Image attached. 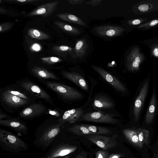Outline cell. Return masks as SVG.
<instances>
[{
  "label": "cell",
  "mask_w": 158,
  "mask_h": 158,
  "mask_svg": "<svg viewBox=\"0 0 158 158\" xmlns=\"http://www.w3.org/2000/svg\"><path fill=\"white\" fill-rule=\"evenodd\" d=\"M77 148V147L75 145L62 143L49 151L43 157V158H58L75 152Z\"/></svg>",
  "instance_id": "11"
},
{
  "label": "cell",
  "mask_w": 158,
  "mask_h": 158,
  "mask_svg": "<svg viewBox=\"0 0 158 158\" xmlns=\"http://www.w3.org/2000/svg\"><path fill=\"white\" fill-rule=\"evenodd\" d=\"M0 124L10 127L20 134L26 135L28 133V128L26 123L17 119L11 118L0 120Z\"/></svg>",
  "instance_id": "15"
},
{
  "label": "cell",
  "mask_w": 158,
  "mask_h": 158,
  "mask_svg": "<svg viewBox=\"0 0 158 158\" xmlns=\"http://www.w3.org/2000/svg\"><path fill=\"white\" fill-rule=\"evenodd\" d=\"M56 16L60 19L69 23L85 26V23L81 19L77 16L68 13H61L56 15Z\"/></svg>",
  "instance_id": "22"
},
{
  "label": "cell",
  "mask_w": 158,
  "mask_h": 158,
  "mask_svg": "<svg viewBox=\"0 0 158 158\" xmlns=\"http://www.w3.org/2000/svg\"><path fill=\"white\" fill-rule=\"evenodd\" d=\"M95 154L96 158H107L109 153L106 151L99 150L97 151Z\"/></svg>",
  "instance_id": "35"
},
{
  "label": "cell",
  "mask_w": 158,
  "mask_h": 158,
  "mask_svg": "<svg viewBox=\"0 0 158 158\" xmlns=\"http://www.w3.org/2000/svg\"><path fill=\"white\" fill-rule=\"evenodd\" d=\"M59 1H57L44 4L31 11L29 16L40 15L44 17L50 16L57 9Z\"/></svg>",
  "instance_id": "14"
},
{
  "label": "cell",
  "mask_w": 158,
  "mask_h": 158,
  "mask_svg": "<svg viewBox=\"0 0 158 158\" xmlns=\"http://www.w3.org/2000/svg\"><path fill=\"white\" fill-rule=\"evenodd\" d=\"M102 1V0H92L87 2L86 3V4L92 6H95L99 4Z\"/></svg>",
  "instance_id": "38"
},
{
  "label": "cell",
  "mask_w": 158,
  "mask_h": 158,
  "mask_svg": "<svg viewBox=\"0 0 158 158\" xmlns=\"http://www.w3.org/2000/svg\"><path fill=\"white\" fill-rule=\"evenodd\" d=\"M12 27L10 23L6 22L1 23L0 25V32L2 33L8 31Z\"/></svg>",
  "instance_id": "33"
},
{
  "label": "cell",
  "mask_w": 158,
  "mask_h": 158,
  "mask_svg": "<svg viewBox=\"0 0 158 158\" xmlns=\"http://www.w3.org/2000/svg\"><path fill=\"white\" fill-rule=\"evenodd\" d=\"M18 86H7L0 89L1 104L8 111L29 105L35 100V96H31L32 94L27 93V92Z\"/></svg>",
  "instance_id": "1"
},
{
  "label": "cell",
  "mask_w": 158,
  "mask_h": 158,
  "mask_svg": "<svg viewBox=\"0 0 158 158\" xmlns=\"http://www.w3.org/2000/svg\"><path fill=\"white\" fill-rule=\"evenodd\" d=\"M87 127L90 131L99 135H107L111 133V131L108 129L101 126L82 124Z\"/></svg>",
  "instance_id": "28"
},
{
  "label": "cell",
  "mask_w": 158,
  "mask_h": 158,
  "mask_svg": "<svg viewBox=\"0 0 158 158\" xmlns=\"http://www.w3.org/2000/svg\"><path fill=\"white\" fill-rule=\"evenodd\" d=\"M144 59V56L139 48L137 47L134 48L127 57V66L128 70L131 72L138 70Z\"/></svg>",
  "instance_id": "9"
},
{
  "label": "cell",
  "mask_w": 158,
  "mask_h": 158,
  "mask_svg": "<svg viewBox=\"0 0 158 158\" xmlns=\"http://www.w3.org/2000/svg\"><path fill=\"white\" fill-rule=\"evenodd\" d=\"M123 133L127 140L133 145L139 148L143 146L139 141L137 133V130L127 129L123 131Z\"/></svg>",
  "instance_id": "21"
},
{
  "label": "cell",
  "mask_w": 158,
  "mask_h": 158,
  "mask_svg": "<svg viewBox=\"0 0 158 158\" xmlns=\"http://www.w3.org/2000/svg\"><path fill=\"white\" fill-rule=\"evenodd\" d=\"M76 158H87L86 153L85 152H82L79 153Z\"/></svg>",
  "instance_id": "43"
},
{
  "label": "cell",
  "mask_w": 158,
  "mask_h": 158,
  "mask_svg": "<svg viewBox=\"0 0 158 158\" xmlns=\"http://www.w3.org/2000/svg\"><path fill=\"white\" fill-rule=\"evenodd\" d=\"M139 140L143 144L148 145L149 143V131L144 128H139L137 130Z\"/></svg>",
  "instance_id": "29"
},
{
  "label": "cell",
  "mask_w": 158,
  "mask_h": 158,
  "mask_svg": "<svg viewBox=\"0 0 158 158\" xmlns=\"http://www.w3.org/2000/svg\"><path fill=\"white\" fill-rule=\"evenodd\" d=\"M18 85L29 94L55 107L50 95L35 83L30 80H23L19 82Z\"/></svg>",
  "instance_id": "5"
},
{
  "label": "cell",
  "mask_w": 158,
  "mask_h": 158,
  "mask_svg": "<svg viewBox=\"0 0 158 158\" xmlns=\"http://www.w3.org/2000/svg\"><path fill=\"white\" fill-rule=\"evenodd\" d=\"M48 111L50 114L52 115H54L56 117H58L60 115V113L56 110L49 109Z\"/></svg>",
  "instance_id": "41"
},
{
  "label": "cell",
  "mask_w": 158,
  "mask_h": 158,
  "mask_svg": "<svg viewBox=\"0 0 158 158\" xmlns=\"http://www.w3.org/2000/svg\"><path fill=\"white\" fill-rule=\"evenodd\" d=\"M147 20V19L145 18H138L128 20L127 21V23L128 25L131 26H139Z\"/></svg>",
  "instance_id": "32"
},
{
  "label": "cell",
  "mask_w": 158,
  "mask_h": 158,
  "mask_svg": "<svg viewBox=\"0 0 158 158\" xmlns=\"http://www.w3.org/2000/svg\"><path fill=\"white\" fill-rule=\"evenodd\" d=\"M149 80L148 78L143 82L139 94L136 97L133 106V113L135 120H138L140 114L146 99L149 86Z\"/></svg>",
  "instance_id": "8"
},
{
  "label": "cell",
  "mask_w": 158,
  "mask_h": 158,
  "mask_svg": "<svg viewBox=\"0 0 158 158\" xmlns=\"http://www.w3.org/2000/svg\"><path fill=\"white\" fill-rule=\"evenodd\" d=\"M0 144L2 148L11 153L27 151L28 145L19 137L6 130L0 129Z\"/></svg>",
  "instance_id": "2"
},
{
  "label": "cell",
  "mask_w": 158,
  "mask_h": 158,
  "mask_svg": "<svg viewBox=\"0 0 158 158\" xmlns=\"http://www.w3.org/2000/svg\"><path fill=\"white\" fill-rule=\"evenodd\" d=\"M87 47L88 44L85 39L78 40L74 48V52L77 56L82 58L86 53Z\"/></svg>",
  "instance_id": "24"
},
{
  "label": "cell",
  "mask_w": 158,
  "mask_h": 158,
  "mask_svg": "<svg viewBox=\"0 0 158 158\" xmlns=\"http://www.w3.org/2000/svg\"><path fill=\"white\" fill-rule=\"evenodd\" d=\"M94 30L97 34L101 36L113 37L120 35L124 29L118 26L105 25L96 27Z\"/></svg>",
  "instance_id": "16"
},
{
  "label": "cell",
  "mask_w": 158,
  "mask_h": 158,
  "mask_svg": "<svg viewBox=\"0 0 158 158\" xmlns=\"http://www.w3.org/2000/svg\"><path fill=\"white\" fill-rule=\"evenodd\" d=\"M125 155L119 153H114L110 155L107 158H120L123 157Z\"/></svg>",
  "instance_id": "39"
},
{
  "label": "cell",
  "mask_w": 158,
  "mask_h": 158,
  "mask_svg": "<svg viewBox=\"0 0 158 158\" xmlns=\"http://www.w3.org/2000/svg\"><path fill=\"white\" fill-rule=\"evenodd\" d=\"M40 60L43 63L48 65L54 64L62 61L60 58L54 56L43 57L41 58Z\"/></svg>",
  "instance_id": "31"
},
{
  "label": "cell",
  "mask_w": 158,
  "mask_h": 158,
  "mask_svg": "<svg viewBox=\"0 0 158 158\" xmlns=\"http://www.w3.org/2000/svg\"><path fill=\"white\" fill-rule=\"evenodd\" d=\"M157 25H158V18L142 23L137 26V28L141 30H146L150 29Z\"/></svg>",
  "instance_id": "30"
},
{
  "label": "cell",
  "mask_w": 158,
  "mask_h": 158,
  "mask_svg": "<svg viewBox=\"0 0 158 158\" xmlns=\"http://www.w3.org/2000/svg\"></svg>",
  "instance_id": "46"
},
{
  "label": "cell",
  "mask_w": 158,
  "mask_h": 158,
  "mask_svg": "<svg viewBox=\"0 0 158 158\" xmlns=\"http://www.w3.org/2000/svg\"><path fill=\"white\" fill-rule=\"evenodd\" d=\"M7 2H13L17 3H27L39 1V0H6Z\"/></svg>",
  "instance_id": "36"
},
{
  "label": "cell",
  "mask_w": 158,
  "mask_h": 158,
  "mask_svg": "<svg viewBox=\"0 0 158 158\" xmlns=\"http://www.w3.org/2000/svg\"><path fill=\"white\" fill-rule=\"evenodd\" d=\"M92 68L108 83L116 89L125 92L126 89L123 84L117 78L103 69L96 66L92 65Z\"/></svg>",
  "instance_id": "13"
},
{
  "label": "cell",
  "mask_w": 158,
  "mask_h": 158,
  "mask_svg": "<svg viewBox=\"0 0 158 158\" xmlns=\"http://www.w3.org/2000/svg\"><path fill=\"white\" fill-rule=\"evenodd\" d=\"M156 106V90L154 89L153 90L152 96L147 110L145 121L147 124L152 123L154 117Z\"/></svg>",
  "instance_id": "20"
},
{
  "label": "cell",
  "mask_w": 158,
  "mask_h": 158,
  "mask_svg": "<svg viewBox=\"0 0 158 158\" xmlns=\"http://www.w3.org/2000/svg\"><path fill=\"white\" fill-rule=\"evenodd\" d=\"M61 125L59 123L47 127L40 134L36 135L34 143L42 149L47 148L59 133Z\"/></svg>",
  "instance_id": "4"
},
{
  "label": "cell",
  "mask_w": 158,
  "mask_h": 158,
  "mask_svg": "<svg viewBox=\"0 0 158 158\" xmlns=\"http://www.w3.org/2000/svg\"><path fill=\"white\" fill-rule=\"evenodd\" d=\"M48 111L47 108L42 103H35L23 108L19 115L24 119H32L45 114Z\"/></svg>",
  "instance_id": "7"
},
{
  "label": "cell",
  "mask_w": 158,
  "mask_h": 158,
  "mask_svg": "<svg viewBox=\"0 0 158 158\" xmlns=\"http://www.w3.org/2000/svg\"><path fill=\"white\" fill-rule=\"evenodd\" d=\"M31 72L33 75L40 79L60 80V78L54 73L44 68L38 66H34L31 69Z\"/></svg>",
  "instance_id": "19"
},
{
  "label": "cell",
  "mask_w": 158,
  "mask_h": 158,
  "mask_svg": "<svg viewBox=\"0 0 158 158\" xmlns=\"http://www.w3.org/2000/svg\"><path fill=\"white\" fill-rule=\"evenodd\" d=\"M54 24L64 31L71 34L78 35L81 32L78 29L65 23L55 21Z\"/></svg>",
  "instance_id": "27"
},
{
  "label": "cell",
  "mask_w": 158,
  "mask_h": 158,
  "mask_svg": "<svg viewBox=\"0 0 158 158\" xmlns=\"http://www.w3.org/2000/svg\"><path fill=\"white\" fill-rule=\"evenodd\" d=\"M65 78L68 79L75 83L84 90L88 91V85L83 77L81 75L74 72H64L62 73Z\"/></svg>",
  "instance_id": "18"
},
{
  "label": "cell",
  "mask_w": 158,
  "mask_h": 158,
  "mask_svg": "<svg viewBox=\"0 0 158 158\" xmlns=\"http://www.w3.org/2000/svg\"><path fill=\"white\" fill-rule=\"evenodd\" d=\"M81 117L86 121L95 123H114L117 121L112 115L101 111L87 113L83 114Z\"/></svg>",
  "instance_id": "10"
},
{
  "label": "cell",
  "mask_w": 158,
  "mask_h": 158,
  "mask_svg": "<svg viewBox=\"0 0 158 158\" xmlns=\"http://www.w3.org/2000/svg\"><path fill=\"white\" fill-rule=\"evenodd\" d=\"M152 53L155 57H158V44L155 45L152 48Z\"/></svg>",
  "instance_id": "37"
},
{
  "label": "cell",
  "mask_w": 158,
  "mask_h": 158,
  "mask_svg": "<svg viewBox=\"0 0 158 158\" xmlns=\"http://www.w3.org/2000/svg\"><path fill=\"white\" fill-rule=\"evenodd\" d=\"M85 136L89 141L104 150L114 148L117 145L115 139L113 137L97 134Z\"/></svg>",
  "instance_id": "6"
},
{
  "label": "cell",
  "mask_w": 158,
  "mask_h": 158,
  "mask_svg": "<svg viewBox=\"0 0 158 158\" xmlns=\"http://www.w3.org/2000/svg\"><path fill=\"white\" fill-rule=\"evenodd\" d=\"M4 118L8 119L10 118V116H8L6 114L2 112V110L1 109L0 112V120H3Z\"/></svg>",
  "instance_id": "42"
},
{
  "label": "cell",
  "mask_w": 158,
  "mask_h": 158,
  "mask_svg": "<svg viewBox=\"0 0 158 158\" xmlns=\"http://www.w3.org/2000/svg\"><path fill=\"white\" fill-rule=\"evenodd\" d=\"M67 130L74 134L81 136L95 134L90 131L87 127L83 125L76 124L68 128Z\"/></svg>",
  "instance_id": "23"
},
{
  "label": "cell",
  "mask_w": 158,
  "mask_h": 158,
  "mask_svg": "<svg viewBox=\"0 0 158 158\" xmlns=\"http://www.w3.org/2000/svg\"><path fill=\"white\" fill-rule=\"evenodd\" d=\"M42 158H43V157H42Z\"/></svg>",
  "instance_id": "45"
},
{
  "label": "cell",
  "mask_w": 158,
  "mask_h": 158,
  "mask_svg": "<svg viewBox=\"0 0 158 158\" xmlns=\"http://www.w3.org/2000/svg\"><path fill=\"white\" fill-rule=\"evenodd\" d=\"M93 105L94 107L101 109H108L114 106V104L110 100L101 97L95 99Z\"/></svg>",
  "instance_id": "26"
},
{
  "label": "cell",
  "mask_w": 158,
  "mask_h": 158,
  "mask_svg": "<svg viewBox=\"0 0 158 158\" xmlns=\"http://www.w3.org/2000/svg\"><path fill=\"white\" fill-rule=\"evenodd\" d=\"M67 1L70 4L74 5H77L79 4H81L83 3L84 0H68Z\"/></svg>",
  "instance_id": "40"
},
{
  "label": "cell",
  "mask_w": 158,
  "mask_h": 158,
  "mask_svg": "<svg viewBox=\"0 0 158 158\" xmlns=\"http://www.w3.org/2000/svg\"><path fill=\"white\" fill-rule=\"evenodd\" d=\"M84 111L81 108L69 110L64 112L62 117L59 120V123L63 125L66 122L72 123L77 121L83 114Z\"/></svg>",
  "instance_id": "17"
},
{
  "label": "cell",
  "mask_w": 158,
  "mask_h": 158,
  "mask_svg": "<svg viewBox=\"0 0 158 158\" xmlns=\"http://www.w3.org/2000/svg\"><path fill=\"white\" fill-rule=\"evenodd\" d=\"M69 156H66L64 157H63L62 158H69Z\"/></svg>",
  "instance_id": "44"
},
{
  "label": "cell",
  "mask_w": 158,
  "mask_h": 158,
  "mask_svg": "<svg viewBox=\"0 0 158 158\" xmlns=\"http://www.w3.org/2000/svg\"><path fill=\"white\" fill-rule=\"evenodd\" d=\"M60 98L67 100L80 99L83 96L82 93L75 89L59 82L43 80L41 81Z\"/></svg>",
  "instance_id": "3"
},
{
  "label": "cell",
  "mask_w": 158,
  "mask_h": 158,
  "mask_svg": "<svg viewBox=\"0 0 158 158\" xmlns=\"http://www.w3.org/2000/svg\"><path fill=\"white\" fill-rule=\"evenodd\" d=\"M53 49L57 51H69L72 50V48L67 46H56L53 47Z\"/></svg>",
  "instance_id": "34"
},
{
  "label": "cell",
  "mask_w": 158,
  "mask_h": 158,
  "mask_svg": "<svg viewBox=\"0 0 158 158\" xmlns=\"http://www.w3.org/2000/svg\"><path fill=\"white\" fill-rule=\"evenodd\" d=\"M136 15L143 14L158 11V0L141 1L132 7Z\"/></svg>",
  "instance_id": "12"
},
{
  "label": "cell",
  "mask_w": 158,
  "mask_h": 158,
  "mask_svg": "<svg viewBox=\"0 0 158 158\" xmlns=\"http://www.w3.org/2000/svg\"><path fill=\"white\" fill-rule=\"evenodd\" d=\"M27 33L28 36L40 40H47L50 38L48 34L34 28L28 29Z\"/></svg>",
  "instance_id": "25"
}]
</instances>
